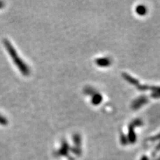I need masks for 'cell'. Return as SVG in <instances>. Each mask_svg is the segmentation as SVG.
<instances>
[{"mask_svg": "<svg viewBox=\"0 0 160 160\" xmlns=\"http://www.w3.org/2000/svg\"><path fill=\"white\" fill-rule=\"evenodd\" d=\"M141 160H148V158L146 156H143L142 158L141 159Z\"/></svg>", "mask_w": 160, "mask_h": 160, "instance_id": "1", "label": "cell"}, {"mask_svg": "<svg viewBox=\"0 0 160 160\" xmlns=\"http://www.w3.org/2000/svg\"><path fill=\"white\" fill-rule=\"evenodd\" d=\"M158 160H160V159H158Z\"/></svg>", "mask_w": 160, "mask_h": 160, "instance_id": "2", "label": "cell"}]
</instances>
